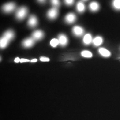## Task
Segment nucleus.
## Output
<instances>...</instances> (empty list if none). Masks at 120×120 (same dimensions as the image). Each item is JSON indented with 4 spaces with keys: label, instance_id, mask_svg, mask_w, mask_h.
<instances>
[{
    "label": "nucleus",
    "instance_id": "2eb2a0df",
    "mask_svg": "<svg viewBox=\"0 0 120 120\" xmlns=\"http://www.w3.org/2000/svg\"><path fill=\"white\" fill-rule=\"evenodd\" d=\"M76 9L79 13H82L86 9L85 5L82 2H79L76 5Z\"/></svg>",
    "mask_w": 120,
    "mask_h": 120
},
{
    "label": "nucleus",
    "instance_id": "1a4fd4ad",
    "mask_svg": "<svg viewBox=\"0 0 120 120\" xmlns=\"http://www.w3.org/2000/svg\"><path fill=\"white\" fill-rule=\"evenodd\" d=\"M58 39L60 45L62 46H65L68 43V39L67 36L64 34H60L58 36Z\"/></svg>",
    "mask_w": 120,
    "mask_h": 120
},
{
    "label": "nucleus",
    "instance_id": "f257e3e1",
    "mask_svg": "<svg viewBox=\"0 0 120 120\" xmlns=\"http://www.w3.org/2000/svg\"><path fill=\"white\" fill-rule=\"evenodd\" d=\"M28 13V9L26 7H22L19 8L16 11L15 16L19 20H22L25 19Z\"/></svg>",
    "mask_w": 120,
    "mask_h": 120
},
{
    "label": "nucleus",
    "instance_id": "f3484780",
    "mask_svg": "<svg viewBox=\"0 0 120 120\" xmlns=\"http://www.w3.org/2000/svg\"><path fill=\"white\" fill-rule=\"evenodd\" d=\"M81 55L83 57L86 58H91L92 56V53L88 50H83L81 52Z\"/></svg>",
    "mask_w": 120,
    "mask_h": 120
},
{
    "label": "nucleus",
    "instance_id": "6ab92c4d",
    "mask_svg": "<svg viewBox=\"0 0 120 120\" xmlns=\"http://www.w3.org/2000/svg\"><path fill=\"white\" fill-rule=\"evenodd\" d=\"M60 44L59 41L58 39L53 38L50 41V45L52 47H55Z\"/></svg>",
    "mask_w": 120,
    "mask_h": 120
},
{
    "label": "nucleus",
    "instance_id": "0eeeda50",
    "mask_svg": "<svg viewBox=\"0 0 120 120\" xmlns=\"http://www.w3.org/2000/svg\"><path fill=\"white\" fill-rule=\"evenodd\" d=\"M32 37L35 41H38L43 38L44 33L40 30H37L32 33Z\"/></svg>",
    "mask_w": 120,
    "mask_h": 120
},
{
    "label": "nucleus",
    "instance_id": "5701e85b",
    "mask_svg": "<svg viewBox=\"0 0 120 120\" xmlns=\"http://www.w3.org/2000/svg\"><path fill=\"white\" fill-rule=\"evenodd\" d=\"M30 60H27V59H24V58H22L20 59V62L21 63L24 62H29Z\"/></svg>",
    "mask_w": 120,
    "mask_h": 120
},
{
    "label": "nucleus",
    "instance_id": "20e7f679",
    "mask_svg": "<svg viewBox=\"0 0 120 120\" xmlns=\"http://www.w3.org/2000/svg\"><path fill=\"white\" fill-rule=\"evenodd\" d=\"M84 32L83 28L79 26H75L72 28L73 34L76 37H81L83 35Z\"/></svg>",
    "mask_w": 120,
    "mask_h": 120
},
{
    "label": "nucleus",
    "instance_id": "9d476101",
    "mask_svg": "<svg viewBox=\"0 0 120 120\" xmlns=\"http://www.w3.org/2000/svg\"><path fill=\"white\" fill-rule=\"evenodd\" d=\"M3 37L10 41L13 39L15 37V33L13 31L9 30L5 32L3 35Z\"/></svg>",
    "mask_w": 120,
    "mask_h": 120
},
{
    "label": "nucleus",
    "instance_id": "412c9836",
    "mask_svg": "<svg viewBox=\"0 0 120 120\" xmlns=\"http://www.w3.org/2000/svg\"><path fill=\"white\" fill-rule=\"evenodd\" d=\"M65 4L68 6H71L73 4L74 1L72 0H66L64 1Z\"/></svg>",
    "mask_w": 120,
    "mask_h": 120
},
{
    "label": "nucleus",
    "instance_id": "39448f33",
    "mask_svg": "<svg viewBox=\"0 0 120 120\" xmlns=\"http://www.w3.org/2000/svg\"><path fill=\"white\" fill-rule=\"evenodd\" d=\"M27 23L28 26L31 28L35 27L38 24V20L37 17L34 15H31L29 17Z\"/></svg>",
    "mask_w": 120,
    "mask_h": 120
},
{
    "label": "nucleus",
    "instance_id": "6e6552de",
    "mask_svg": "<svg viewBox=\"0 0 120 120\" xmlns=\"http://www.w3.org/2000/svg\"><path fill=\"white\" fill-rule=\"evenodd\" d=\"M35 40L32 38L26 39L22 42L23 46L26 48H30L34 45L35 43Z\"/></svg>",
    "mask_w": 120,
    "mask_h": 120
},
{
    "label": "nucleus",
    "instance_id": "a211bd4d",
    "mask_svg": "<svg viewBox=\"0 0 120 120\" xmlns=\"http://www.w3.org/2000/svg\"><path fill=\"white\" fill-rule=\"evenodd\" d=\"M114 8L117 10H120V0H115L112 2Z\"/></svg>",
    "mask_w": 120,
    "mask_h": 120
},
{
    "label": "nucleus",
    "instance_id": "a878e982",
    "mask_svg": "<svg viewBox=\"0 0 120 120\" xmlns=\"http://www.w3.org/2000/svg\"><path fill=\"white\" fill-rule=\"evenodd\" d=\"M38 1L39 2H41V3H44V2H45V0H38Z\"/></svg>",
    "mask_w": 120,
    "mask_h": 120
},
{
    "label": "nucleus",
    "instance_id": "ddd939ff",
    "mask_svg": "<svg viewBox=\"0 0 120 120\" xmlns=\"http://www.w3.org/2000/svg\"><path fill=\"white\" fill-rule=\"evenodd\" d=\"M89 8L92 12H96L99 8V5L98 3L95 1H93L91 2L89 4Z\"/></svg>",
    "mask_w": 120,
    "mask_h": 120
},
{
    "label": "nucleus",
    "instance_id": "aec40b11",
    "mask_svg": "<svg viewBox=\"0 0 120 120\" xmlns=\"http://www.w3.org/2000/svg\"><path fill=\"white\" fill-rule=\"evenodd\" d=\"M52 5H53L54 7L57 8L59 7L60 5V1L57 0H54L50 1Z\"/></svg>",
    "mask_w": 120,
    "mask_h": 120
},
{
    "label": "nucleus",
    "instance_id": "9b49d317",
    "mask_svg": "<svg viewBox=\"0 0 120 120\" xmlns=\"http://www.w3.org/2000/svg\"><path fill=\"white\" fill-rule=\"evenodd\" d=\"M92 35L90 34H87L84 35L83 39L84 44L86 45H90L92 42Z\"/></svg>",
    "mask_w": 120,
    "mask_h": 120
},
{
    "label": "nucleus",
    "instance_id": "dca6fc26",
    "mask_svg": "<svg viewBox=\"0 0 120 120\" xmlns=\"http://www.w3.org/2000/svg\"><path fill=\"white\" fill-rule=\"evenodd\" d=\"M9 41L4 37H2L0 39V46L1 49L6 47L9 43Z\"/></svg>",
    "mask_w": 120,
    "mask_h": 120
},
{
    "label": "nucleus",
    "instance_id": "7ed1b4c3",
    "mask_svg": "<svg viewBox=\"0 0 120 120\" xmlns=\"http://www.w3.org/2000/svg\"><path fill=\"white\" fill-rule=\"evenodd\" d=\"M58 15V10L57 8L54 7L50 9L47 13V16L49 19H54Z\"/></svg>",
    "mask_w": 120,
    "mask_h": 120
},
{
    "label": "nucleus",
    "instance_id": "f8f14e48",
    "mask_svg": "<svg viewBox=\"0 0 120 120\" xmlns=\"http://www.w3.org/2000/svg\"><path fill=\"white\" fill-rule=\"evenodd\" d=\"M98 52L102 56L105 57H109L111 56V53L109 50L103 47L99 48Z\"/></svg>",
    "mask_w": 120,
    "mask_h": 120
},
{
    "label": "nucleus",
    "instance_id": "4be33fe9",
    "mask_svg": "<svg viewBox=\"0 0 120 120\" xmlns=\"http://www.w3.org/2000/svg\"><path fill=\"white\" fill-rule=\"evenodd\" d=\"M40 60L42 62H49L50 60L49 58L45 57H41Z\"/></svg>",
    "mask_w": 120,
    "mask_h": 120
},
{
    "label": "nucleus",
    "instance_id": "423d86ee",
    "mask_svg": "<svg viewBox=\"0 0 120 120\" xmlns=\"http://www.w3.org/2000/svg\"><path fill=\"white\" fill-rule=\"evenodd\" d=\"M76 19V16L73 13H69L65 17V20L67 23L71 24L73 23Z\"/></svg>",
    "mask_w": 120,
    "mask_h": 120
},
{
    "label": "nucleus",
    "instance_id": "393cba45",
    "mask_svg": "<svg viewBox=\"0 0 120 120\" xmlns=\"http://www.w3.org/2000/svg\"><path fill=\"white\" fill-rule=\"evenodd\" d=\"M38 60L37 59H34L31 60V62H37Z\"/></svg>",
    "mask_w": 120,
    "mask_h": 120
},
{
    "label": "nucleus",
    "instance_id": "4468645a",
    "mask_svg": "<svg viewBox=\"0 0 120 120\" xmlns=\"http://www.w3.org/2000/svg\"><path fill=\"white\" fill-rule=\"evenodd\" d=\"M103 42V39L100 36H97L92 41L93 45L95 46H98L101 45Z\"/></svg>",
    "mask_w": 120,
    "mask_h": 120
},
{
    "label": "nucleus",
    "instance_id": "b1692460",
    "mask_svg": "<svg viewBox=\"0 0 120 120\" xmlns=\"http://www.w3.org/2000/svg\"><path fill=\"white\" fill-rule=\"evenodd\" d=\"M20 60L19 57H16L15 58V61L16 63H18V62H20Z\"/></svg>",
    "mask_w": 120,
    "mask_h": 120
},
{
    "label": "nucleus",
    "instance_id": "f03ea898",
    "mask_svg": "<svg viewBox=\"0 0 120 120\" xmlns=\"http://www.w3.org/2000/svg\"><path fill=\"white\" fill-rule=\"evenodd\" d=\"M16 5L13 2H9L4 5L2 9L4 12L7 13H11L15 10Z\"/></svg>",
    "mask_w": 120,
    "mask_h": 120
}]
</instances>
